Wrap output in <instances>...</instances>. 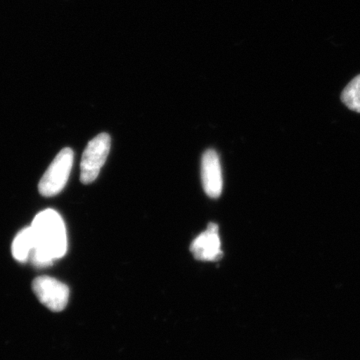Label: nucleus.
I'll list each match as a JSON object with an SVG mask.
<instances>
[{"label":"nucleus","mask_w":360,"mask_h":360,"mask_svg":"<svg viewBox=\"0 0 360 360\" xmlns=\"http://www.w3.org/2000/svg\"><path fill=\"white\" fill-rule=\"evenodd\" d=\"M34 248L30 259L37 267L52 264L65 257L68 250L65 224L58 212L45 210L34 217L32 224Z\"/></svg>","instance_id":"obj_1"},{"label":"nucleus","mask_w":360,"mask_h":360,"mask_svg":"<svg viewBox=\"0 0 360 360\" xmlns=\"http://www.w3.org/2000/svg\"><path fill=\"white\" fill-rule=\"evenodd\" d=\"M73 151L71 148H63L52 161L49 167L40 179L39 191L45 198H51L61 193L70 179L73 165Z\"/></svg>","instance_id":"obj_2"},{"label":"nucleus","mask_w":360,"mask_h":360,"mask_svg":"<svg viewBox=\"0 0 360 360\" xmlns=\"http://www.w3.org/2000/svg\"><path fill=\"white\" fill-rule=\"evenodd\" d=\"M110 146L111 139L108 134H98L89 142L80 165V180L82 184H91L97 179L110 153Z\"/></svg>","instance_id":"obj_3"},{"label":"nucleus","mask_w":360,"mask_h":360,"mask_svg":"<svg viewBox=\"0 0 360 360\" xmlns=\"http://www.w3.org/2000/svg\"><path fill=\"white\" fill-rule=\"evenodd\" d=\"M32 290L39 302L51 311H63L70 300L68 286L52 277H37L33 281Z\"/></svg>","instance_id":"obj_4"},{"label":"nucleus","mask_w":360,"mask_h":360,"mask_svg":"<svg viewBox=\"0 0 360 360\" xmlns=\"http://www.w3.org/2000/svg\"><path fill=\"white\" fill-rule=\"evenodd\" d=\"M193 257L201 262H217L221 259V245L219 234V225L208 224L207 229L200 234L191 246Z\"/></svg>","instance_id":"obj_5"},{"label":"nucleus","mask_w":360,"mask_h":360,"mask_svg":"<svg viewBox=\"0 0 360 360\" xmlns=\"http://www.w3.org/2000/svg\"><path fill=\"white\" fill-rule=\"evenodd\" d=\"M203 188L210 198H219L222 193V172L217 151L208 149L201 161Z\"/></svg>","instance_id":"obj_6"},{"label":"nucleus","mask_w":360,"mask_h":360,"mask_svg":"<svg viewBox=\"0 0 360 360\" xmlns=\"http://www.w3.org/2000/svg\"><path fill=\"white\" fill-rule=\"evenodd\" d=\"M34 248V236L32 226L25 227L22 231L18 232V236L14 238L11 251H13V257L18 262H27L32 255Z\"/></svg>","instance_id":"obj_7"},{"label":"nucleus","mask_w":360,"mask_h":360,"mask_svg":"<svg viewBox=\"0 0 360 360\" xmlns=\"http://www.w3.org/2000/svg\"><path fill=\"white\" fill-rule=\"evenodd\" d=\"M341 101L350 110L360 113V75L354 77L343 89Z\"/></svg>","instance_id":"obj_8"}]
</instances>
